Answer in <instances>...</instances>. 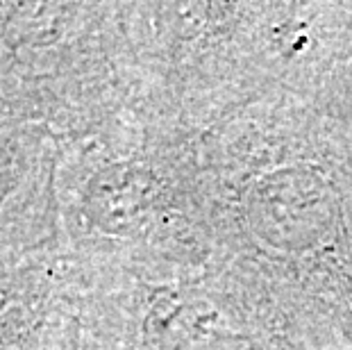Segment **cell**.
<instances>
[{
	"label": "cell",
	"mask_w": 352,
	"mask_h": 350,
	"mask_svg": "<svg viewBox=\"0 0 352 350\" xmlns=\"http://www.w3.org/2000/svg\"><path fill=\"white\" fill-rule=\"evenodd\" d=\"M32 257L0 266V350H43L46 285Z\"/></svg>",
	"instance_id": "2"
},
{
	"label": "cell",
	"mask_w": 352,
	"mask_h": 350,
	"mask_svg": "<svg viewBox=\"0 0 352 350\" xmlns=\"http://www.w3.org/2000/svg\"><path fill=\"white\" fill-rule=\"evenodd\" d=\"M39 164L34 125L0 118V266L34 255L41 232Z\"/></svg>",
	"instance_id": "1"
}]
</instances>
